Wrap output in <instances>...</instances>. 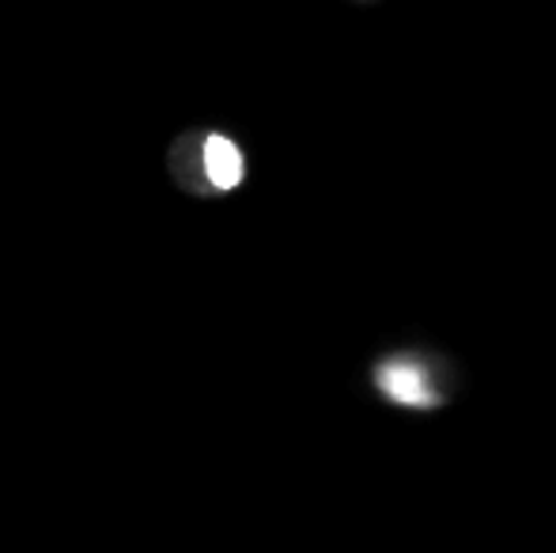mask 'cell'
<instances>
[{
	"mask_svg": "<svg viewBox=\"0 0 556 553\" xmlns=\"http://www.w3.org/2000/svg\"><path fill=\"white\" fill-rule=\"evenodd\" d=\"M379 387L387 399L402 402V406H440V394L425 379V372L413 364H390L379 372Z\"/></svg>",
	"mask_w": 556,
	"mask_h": 553,
	"instance_id": "cell-1",
	"label": "cell"
},
{
	"mask_svg": "<svg viewBox=\"0 0 556 553\" xmlns=\"http://www.w3.org/2000/svg\"><path fill=\"white\" fill-rule=\"evenodd\" d=\"M205 171L213 178L216 190H235L242 183V155L227 137L205 140Z\"/></svg>",
	"mask_w": 556,
	"mask_h": 553,
	"instance_id": "cell-2",
	"label": "cell"
}]
</instances>
